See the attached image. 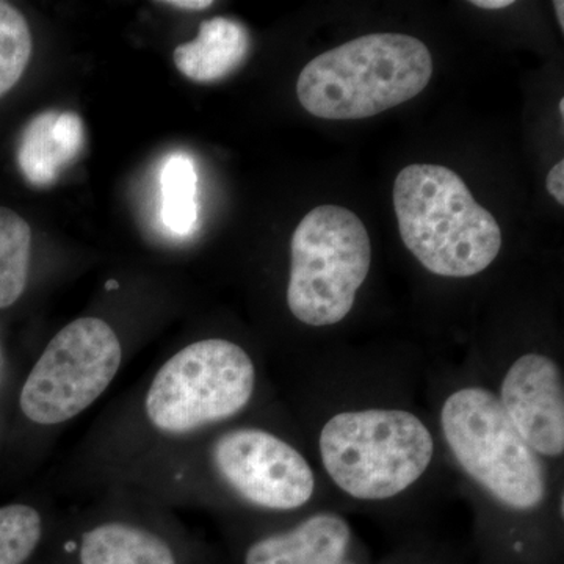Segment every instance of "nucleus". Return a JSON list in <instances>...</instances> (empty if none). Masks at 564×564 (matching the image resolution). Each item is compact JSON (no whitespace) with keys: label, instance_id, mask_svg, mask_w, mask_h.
Returning a JSON list of instances; mask_svg holds the SVG:
<instances>
[{"label":"nucleus","instance_id":"obj_17","mask_svg":"<svg viewBox=\"0 0 564 564\" xmlns=\"http://www.w3.org/2000/svg\"><path fill=\"white\" fill-rule=\"evenodd\" d=\"M43 533L39 511L28 505L0 508V564H24Z\"/></svg>","mask_w":564,"mask_h":564},{"label":"nucleus","instance_id":"obj_11","mask_svg":"<svg viewBox=\"0 0 564 564\" xmlns=\"http://www.w3.org/2000/svg\"><path fill=\"white\" fill-rule=\"evenodd\" d=\"M84 144L82 120L73 111H44L33 118L22 135L18 163L25 180L46 187L70 162Z\"/></svg>","mask_w":564,"mask_h":564},{"label":"nucleus","instance_id":"obj_8","mask_svg":"<svg viewBox=\"0 0 564 564\" xmlns=\"http://www.w3.org/2000/svg\"><path fill=\"white\" fill-rule=\"evenodd\" d=\"M212 462L223 480L256 507L296 510L314 494V473L304 456L263 430L223 434L212 448Z\"/></svg>","mask_w":564,"mask_h":564},{"label":"nucleus","instance_id":"obj_13","mask_svg":"<svg viewBox=\"0 0 564 564\" xmlns=\"http://www.w3.org/2000/svg\"><path fill=\"white\" fill-rule=\"evenodd\" d=\"M82 564H176L170 545L140 527L111 522L84 534Z\"/></svg>","mask_w":564,"mask_h":564},{"label":"nucleus","instance_id":"obj_12","mask_svg":"<svg viewBox=\"0 0 564 564\" xmlns=\"http://www.w3.org/2000/svg\"><path fill=\"white\" fill-rule=\"evenodd\" d=\"M250 46V33L242 22L212 18L202 22L195 40L174 50V65L187 79L212 84L240 68Z\"/></svg>","mask_w":564,"mask_h":564},{"label":"nucleus","instance_id":"obj_21","mask_svg":"<svg viewBox=\"0 0 564 564\" xmlns=\"http://www.w3.org/2000/svg\"><path fill=\"white\" fill-rule=\"evenodd\" d=\"M555 11H556V18H558V24L560 28H562V31L564 29V2L562 0H556L554 2Z\"/></svg>","mask_w":564,"mask_h":564},{"label":"nucleus","instance_id":"obj_10","mask_svg":"<svg viewBox=\"0 0 564 564\" xmlns=\"http://www.w3.org/2000/svg\"><path fill=\"white\" fill-rule=\"evenodd\" d=\"M350 541L351 530L345 519L318 513L289 532L252 544L245 564H344Z\"/></svg>","mask_w":564,"mask_h":564},{"label":"nucleus","instance_id":"obj_3","mask_svg":"<svg viewBox=\"0 0 564 564\" xmlns=\"http://www.w3.org/2000/svg\"><path fill=\"white\" fill-rule=\"evenodd\" d=\"M323 467L358 500H386L413 486L434 454L425 423L403 410L347 411L322 429Z\"/></svg>","mask_w":564,"mask_h":564},{"label":"nucleus","instance_id":"obj_19","mask_svg":"<svg viewBox=\"0 0 564 564\" xmlns=\"http://www.w3.org/2000/svg\"><path fill=\"white\" fill-rule=\"evenodd\" d=\"M165 6L174 7V9L180 10H191V11H202L209 9L212 7L210 0H192V2H187V0H170V2H163Z\"/></svg>","mask_w":564,"mask_h":564},{"label":"nucleus","instance_id":"obj_22","mask_svg":"<svg viewBox=\"0 0 564 564\" xmlns=\"http://www.w3.org/2000/svg\"><path fill=\"white\" fill-rule=\"evenodd\" d=\"M560 115H562V118L564 117V98L560 99Z\"/></svg>","mask_w":564,"mask_h":564},{"label":"nucleus","instance_id":"obj_16","mask_svg":"<svg viewBox=\"0 0 564 564\" xmlns=\"http://www.w3.org/2000/svg\"><path fill=\"white\" fill-rule=\"evenodd\" d=\"M32 55V33L17 7L0 2V98L20 82Z\"/></svg>","mask_w":564,"mask_h":564},{"label":"nucleus","instance_id":"obj_9","mask_svg":"<svg viewBox=\"0 0 564 564\" xmlns=\"http://www.w3.org/2000/svg\"><path fill=\"white\" fill-rule=\"evenodd\" d=\"M499 402L516 432L538 455H563L564 388L555 361L536 352L521 356L505 375Z\"/></svg>","mask_w":564,"mask_h":564},{"label":"nucleus","instance_id":"obj_18","mask_svg":"<svg viewBox=\"0 0 564 564\" xmlns=\"http://www.w3.org/2000/svg\"><path fill=\"white\" fill-rule=\"evenodd\" d=\"M547 191L560 206L564 204V161L556 163L547 174Z\"/></svg>","mask_w":564,"mask_h":564},{"label":"nucleus","instance_id":"obj_20","mask_svg":"<svg viewBox=\"0 0 564 564\" xmlns=\"http://www.w3.org/2000/svg\"><path fill=\"white\" fill-rule=\"evenodd\" d=\"M473 6L486 10H500L513 6V0H473Z\"/></svg>","mask_w":564,"mask_h":564},{"label":"nucleus","instance_id":"obj_1","mask_svg":"<svg viewBox=\"0 0 564 564\" xmlns=\"http://www.w3.org/2000/svg\"><path fill=\"white\" fill-rule=\"evenodd\" d=\"M393 209L404 247L440 276H475L502 248V231L491 212L445 166L417 163L403 169L393 182Z\"/></svg>","mask_w":564,"mask_h":564},{"label":"nucleus","instance_id":"obj_7","mask_svg":"<svg viewBox=\"0 0 564 564\" xmlns=\"http://www.w3.org/2000/svg\"><path fill=\"white\" fill-rule=\"evenodd\" d=\"M122 348L101 318H77L51 340L21 391L29 421L57 425L84 413L117 377Z\"/></svg>","mask_w":564,"mask_h":564},{"label":"nucleus","instance_id":"obj_6","mask_svg":"<svg viewBox=\"0 0 564 564\" xmlns=\"http://www.w3.org/2000/svg\"><path fill=\"white\" fill-rule=\"evenodd\" d=\"M254 388V364L240 345L199 340L155 375L147 395L148 419L163 433L195 432L239 414Z\"/></svg>","mask_w":564,"mask_h":564},{"label":"nucleus","instance_id":"obj_4","mask_svg":"<svg viewBox=\"0 0 564 564\" xmlns=\"http://www.w3.org/2000/svg\"><path fill=\"white\" fill-rule=\"evenodd\" d=\"M441 425L464 473L514 511H532L547 496L541 456L508 421L499 397L464 388L445 400Z\"/></svg>","mask_w":564,"mask_h":564},{"label":"nucleus","instance_id":"obj_14","mask_svg":"<svg viewBox=\"0 0 564 564\" xmlns=\"http://www.w3.org/2000/svg\"><path fill=\"white\" fill-rule=\"evenodd\" d=\"M31 250L29 223L9 207H0V310L17 303L24 293Z\"/></svg>","mask_w":564,"mask_h":564},{"label":"nucleus","instance_id":"obj_2","mask_svg":"<svg viewBox=\"0 0 564 564\" xmlns=\"http://www.w3.org/2000/svg\"><path fill=\"white\" fill-rule=\"evenodd\" d=\"M432 76V54L421 40L370 33L307 63L296 96L322 120H362L411 101Z\"/></svg>","mask_w":564,"mask_h":564},{"label":"nucleus","instance_id":"obj_5","mask_svg":"<svg viewBox=\"0 0 564 564\" xmlns=\"http://www.w3.org/2000/svg\"><path fill=\"white\" fill-rule=\"evenodd\" d=\"M289 310L310 326H329L350 314L372 263V247L358 215L318 206L296 226L291 243Z\"/></svg>","mask_w":564,"mask_h":564},{"label":"nucleus","instance_id":"obj_15","mask_svg":"<svg viewBox=\"0 0 564 564\" xmlns=\"http://www.w3.org/2000/svg\"><path fill=\"white\" fill-rule=\"evenodd\" d=\"M195 165L188 155L174 154L162 170V220L174 236H188L198 220Z\"/></svg>","mask_w":564,"mask_h":564}]
</instances>
